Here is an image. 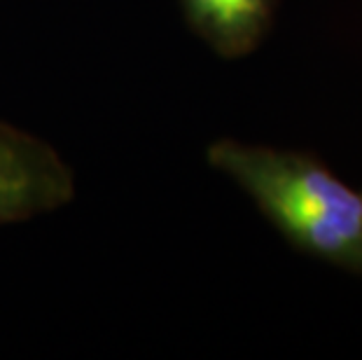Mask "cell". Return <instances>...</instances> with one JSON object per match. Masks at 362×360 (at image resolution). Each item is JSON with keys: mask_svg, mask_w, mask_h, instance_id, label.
I'll return each instance as SVG.
<instances>
[{"mask_svg": "<svg viewBox=\"0 0 362 360\" xmlns=\"http://www.w3.org/2000/svg\"><path fill=\"white\" fill-rule=\"evenodd\" d=\"M206 162L227 175L292 248L362 274V190L299 150L218 139Z\"/></svg>", "mask_w": 362, "mask_h": 360, "instance_id": "6da1fadb", "label": "cell"}, {"mask_svg": "<svg viewBox=\"0 0 362 360\" xmlns=\"http://www.w3.org/2000/svg\"><path fill=\"white\" fill-rule=\"evenodd\" d=\"M75 192V171L52 143L0 120V227L64 209Z\"/></svg>", "mask_w": 362, "mask_h": 360, "instance_id": "7a4b0ae2", "label": "cell"}, {"mask_svg": "<svg viewBox=\"0 0 362 360\" xmlns=\"http://www.w3.org/2000/svg\"><path fill=\"white\" fill-rule=\"evenodd\" d=\"M187 28L222 59L252 54L274 26L279 0H178Z\"/></svg>", "mask_w": 362, "mask_h": 360, "instance_id": "3957f363", "label": "cell"}]
</instances>
